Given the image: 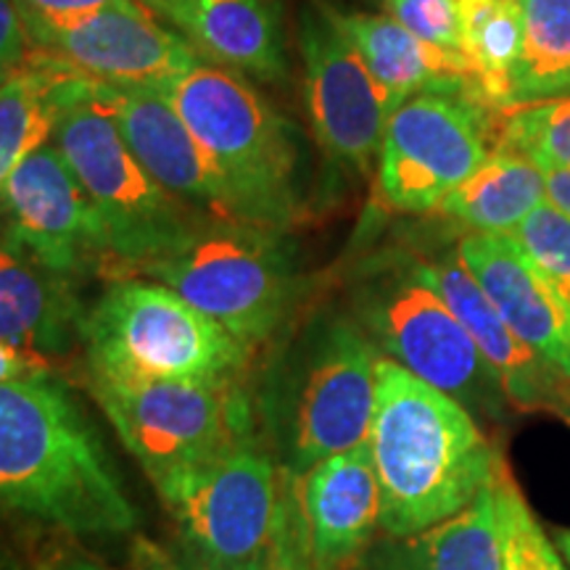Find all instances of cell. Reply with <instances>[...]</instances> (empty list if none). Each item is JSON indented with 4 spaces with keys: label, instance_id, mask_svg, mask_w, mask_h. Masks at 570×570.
<instances>
[{
    "label": "cell",
    "instance_id": "1",
    "mask_svg": "<svg viewBox=\"0 0 570 570\" xmlns=\"http://www.w3.org/2000/svg\"><path fill=\"white\" fill-rule=\"evenodd\" d=\"M0 510L71 537H119L138 523L96 428L59 381H0Z\"/></svg>",
    "mask_w": 570,
    "mask_h": 570
},
{
    "label": "cell",
    "instance_id": "2",
    "mask_svg": "<svg viewBox=\"0 0 570 570\" xmlns=\"http://www.w3.org/2000/svg\"><path fill=\"white\" fill-rule=\"evenodd\" d=\"M370 454L381 483V529L410 539L452 518L494 481L502 454L479 420L381 356Z\"/></svg>",
    "mask_w": 570,
    "mask_h": 570
},
{
    "label": "cell",
    "instance_id": "3",
    "mask_svg": "<svg viewBox=\"0 0 570 570\" xmlns=\"http://www.w3.org/2000/svg\"><path fill=\"white\" fill-rule=\"evenodd\" d=\"M53 146L98 212L106 256L127 273L169 252L204 223L135 159L104 85L71 77L61 96Z\"/></svg>",
    "mask_w": 570,
    "mask_h": 570
},
{
    "label": "cell",
    "instance_id": "4",
    "mask_svg": "<svg viewBox=\"0 0 570 570\" xmlns=\"http://www.w3.org/2000/svg\"><path fill=\"white\" fill-rule=\"evenodd\" d=\"M212 154L244 225L281 233L296 217V142L291 127L238 71L198 61L164 88Z\"/></svg>",
    "mask_w": 570,
    "mask_h": 570
},
{
    "label": "cell",
    "instance_id": "5",
    "mask_svg": "<svg viewBox=\"0 0 570 570\" xmlns=\"http://www.w3.org/2000/svg\"><path fill=\"white\" fill-rule=\"evenodd\" d=\"M80 336L90 375L114 381H238L252 348L161 283L106 288Z\"/></svg>",
    "mask_w": 570,
    "mask_h": 570
},
{
    "label": "cell",
    "instance_id": "6",
    "mask_svg": "<svg viewBox=\"0 0 570 570\" xmlns=\"http://www.w3.org/2000/svg\"><path fill=\"white\" fill-rule=\"evenodd\" d=\"M132 273L177 291L248 348L275 336L294 291L273 230L219 219H204L180 244Z\"/></svg>",
    "mask_w": 570,
    "mask_h": 570
},
{
    "label": "cell",
    "instance_id": "7",
    "mask_svg": "<svg viewBox=\"0 0 570 570\" xmlns=\"http://www.w3.org/2000/svg\"><path fill=\"white\" fill-rule=\"evenodd\" d=\"M154 487L188 550L223 566H248L269 554L281 518V483L252 431Z\"/></svg>",
    "mask_w": 570,
    "mask_h": 570
},
{
    "label": "cell",
    "instance_id": "8",
    "mask_svg": "<svg viewBox=\"0 0 570 570\" xmlns=\"http://www.w3.org/2000/svg\"><path fill=\"white\" fill-rule=\"evenodd\" d=\"M104 415L154 483L248 433L235 381H114L90 375Z\"/></svg>",
    "mask_w": 570,
    "mask_h": 570
},
{
    "label": "cell",
    "instance_id": "9",
    "mask_svg": "<svg viewBox=\"0 0 570 570\" xmlns=\"http://www.w3.org/2000/svg\"><path fill=\"white\" fill-rule=\"evenodd\" d=\"M362 315L389 360L444 391L473 417H504L510 402L497 373L444 298L417 273L370 291Z\"/></svg>",
    "mask_w": 570,
    "mask_h": 570
},
{
    "label": "cell",
    "instance_id": "10",
    "mask_svg": "<svg viewBox=\"0 0 570 570\" xmlns=\"http://www.w3.org/2000/svg\"><path fill=\"white\" fill-rule=\"evenodd\" d=\"M497 117L444 92H420L389 117L377 164L383 202L399 212H431L491 154Z\"/></svg>",
    "mask_w": 570,
    "mask_h": 570
},
{
    "label": "cell",
    "instance_id": "11",
    "mask_svg": "<svg viewBox=\"0 0 570 570\" xmlns=\"http://www.w3.org/2000/svg\"><path fill=\"white\" fill-rule=\"evenodd\" d=\"M375 344L356 325L336 323L291 383L283 415L288 475L367 444L377 396Z\"/></svg>",
    "mask_w": 570,
    "mask_h": 570
},
{
    "label": "cell",
    "instance_id": "12",
    "mask_svg": "<svg viewBox=\"0 0 570 570\" xmlns=\"http://www.w3.org/2000/svg\"><path fill=\"white\" fill-rule=\"evenodd\" d=\"M32 51L106 88H167L202 53L156 21L142 3L109 6L80 19L27 30Z\"/></svg>",
    "mask_w": 570,
    "mask_h": 570
},
{
    "label": "cell",
    "instance_id": "13",
    "mask_svg": "<svg viewBox=\"0 0 570 570\" xmlns=\"http://www.w3.org/2000/svg\"><path fill=\"white\" fill-rule=\"evenodd\" d=\"M304 98L312 130L327 156L367 173L381 154L391 106L344 32L320 9L306 11L298 32Z\"/></svg>",
    "mask_w": 570,
    "mask_h": 570
},
{
    "label": "cell",
    "instance_id": "14",
    "mask_svg": "<svg viewBox=\"0 0 570 570\" xmlns=\"http://www.w3.org/2000/svg\"><path fill=\"white\" fill-rule=\"evenodd\" d=\"M0 217L9 244L61 275L90 256H106L98 212L53 142L32 151L9 177Z\"/></svg>",
    "mask_w": 570,
    "mask_h": 570
},
{
    "label": "cell",
    "instance_id": "15",
    "mask_svg": "<svg viewBox=\"0 0 570 570\" xmlns=\"http://www.w3.org/2000/svg\"><path fill=\"white\" fill-rule=\"evenodd\" d=\"M294 481V510H285L306 570H346L381 525V483L370 446L320 460Z\"/></svg>",
    "mask_w": 570,
    "mask_h": 570
},
{
    "label": "cell",
    "instance_id": "16",
    "mask_svg": "<svg viewBox=\"0 0 570 570\" xmlns=\"http://www.w3.org/2000/svg\"><path fill=\"white\" fill-rule=\"evenodd\" d=\"M106 88V85H104ZM135 159L167 194L219 223H240L238 206L212 154L161 88H106Z\"/></svg>",
    "mask_w": 570,
    "mask_h": 570
},
{
    "label": "cell",
    "instance_id": "17",
    "mask_svg": "<svg viewBox=\"0 0 570 570\" xmlns=\"http://www.w3.org/2000/svg\"><path fill=\"white\" fill-rule=\"evenodd\" d=\"M415 273L444 298L454 317L475 341L483 360L502 383L510 407L520 412H552L566 417L570 412V381L547 367L529 346L504 323L494 302L481 288L460 252L423 262Z\"/></svg>",
    "mask_w": 570,
    "mask_h": 570
},
{
    "label": "cell",
    "instance_id": "18",
    "mask_svg": "<svg viewBox=\"0 0 570 570\" xmlns=\"http://www.w3.org/2000/svg\"><path fill=\"white\" fill-rule=\"evenodd\" d=\"M458 252L515 336L570 381V306L539 275L518 240L470 233Z\"/></svg>",
    "mask_w": 570,
    "mask_h": 570
},
{
    "label": "cell",
    "instance_id": "19",
    "mask_svg": "<svg viewBox=\"0 0 570 570\" xmlns=\"http://www.w3.org/2000/svg\"><path fill=\"white\" fill-rule=\"evenodd\" d=\"M320 9L362 56L373 80L381 85L391 114L420 92L458 96L491 111L479 69L468 56L444 51V48L420 40L394 17L338 11L327 3H320Z\"/></svg>",
    "mask_w": 570,
    "mask_h": 570
},
{
    "label": "cell",
    "instance_id": "20",
    "mask_svg": "<svg viewBox=\"0 0 570 570\" xmlns=\"http://www.w3.org/2000/svg\"><path fill=\"white\" fill-rule=\"evenodd\" d=\"M69 275L40 265L13 244H0V341L40 354L67 352L82 325Z\"/></svg>",
    "mask_w": 570,
    "mask_h": 570
},
{
    "label": "cell",
    "instance_id": "21",
    "mask_svg": "<svg viewBox=\"0 0 570 570\" xmlns=\"http://www.w3.org/2000/svg\"><path fill=\"white\" fill-rule=\"evenodd\" d=\"M175 27L217 67L265 82L285 75L277 6L269 0H185Z\"/></svg>",
    "mask_w": 570,
    "mask_h": 570
},
{
    "label": "cell",
    "instance_id": "22",
    "mask_svg": "<svg viewBox=\"0 0 570 570\" xmlns=\"http://www.w3.org/2000/svg\"><path fill=\"white\" fill-rule=\"evenodd\" d=\"M544 173L529 156L497 148L487 161L454 188L439 212L473 233L512 235L537 206L544 204Z\"/></svg>",
    "mask_w": 570,
    "mask_h": 570
},
{
    "label": "cell",
    "instance_id": "23",
    "mask_svg": "<svg viewBox=\"0 0 570 570\" xmlns=\"http://www.w3.org/2000/svg\"><path fill=\"white\" fill-rule=\"evenodd\" d=\"M71 77L75 71L30 51L27 61L0 82V212L9 177L53 138L63 88Z\"/></svg>",
    "mask_w": 570,
    "mask_h": 570
},
{
    "label": "cell",
    "instance_id": "24",
    "mask_svg": "<svg viewBox=\"0 0 570 570\" xmlns=\"http://www.w3.org/2000/svg\"><path fill=\"white\" fill-rule=\"evenodd\" d=\"M402 541L394 570H504L494 481L452 518Z\"/></svg>",
    "mask_w": 570,
    "mask_h": 570
},
{
    "label": "cell",
    "instance_id": "25",
    "mask_svg": "<svg viewBox=\"0 0 570 570\" xmlns=\"http://www.w3.org/2000/svg\"><path fill=\"white\" fill-rule=\"evenodd\" d=\"M520 19L512 106L570 96V0H520Z\"/></svg>",
    "mask_w": 570,
    "mask_h": 570
},
{
    "label": "cell",
    "instance_id": "26",
    "mask_svg": "<svg viewBox=\"0 0 570 570\" xmlns=\"http://www.w3.org/2000/svg\"><path fill=\"white\" fill-rule=\"evenodd\" d=\"M465 56L479 69L491 111L512 109V75L523 42L520 0H462Z\"/></svg>",
    "mask_w": 570,
    "mask_h": 570
},
{
    "label": "cell",
    "instance_id": "27",
    "mask_svg": "<svg viewBox=\"0 0 570 570\" xmlns=\"http://www.w3.org/2000/svg\"><path fill=\"white\" fill-rule=\"evenodd\" d=\"M494 142L529 156L541 169L570 167V96L499 111Z\"/></svg>",
    "mask_w": 570,
    "mask_h": 570
},
{
    "label": "cell",
    "instance_id": "28",
    "mask_svg": "<svg viewBox=\"0 0 570 570\" xmlns=\"http://www.w3.org/2000/svg\"><path fill=\"white\" fill-rule=\"evenodd\" d=\"M494 491L504 539V570H568L562 554L547 541L504 460L497 465Z\"/></svg>",
    "mask_w": 570,
    "mask_h": 570
},
{
    "label": "cell",
    "instance_id": "29",
    "mask_svg": "<svg viewBox=\"0 0 570 570\" xmlns=\"http://www.w3.org/2000/svg\"><path fill=\"white\" fill-rule=\"evenodd\" d=\"M525 256L570 306V217L547 202L533 209L512 233Z\"/></svg>",
    "mask_w": 570,
    "mask_h": 570
},
{
    "label": "cell",
    "instance_id": "30",
    "mask_svg": "<svg viewBox=\"0 0 570 570\" xmlns=\"http://www.w3.org/2000/svg\"><path fill=\"white\" fill-rule=\"evenodd\" d=\"M389 17L420 40L465 56V17L462 0H389Z\"/></svg>",
    "mask_w": 570,
    "mask_h": 570
},
{
    "label": "cell",
    "instance_id": "31",
    "mask_svg": "<svg viewBox=\"0 0 570 570\" xmlns=\"http://www.w3.org/2000/svg\"><path fill=\"white\" fill-rule=\"evenodd\" d=\"M13 3L27 30H35V27L63 24V21L80 19L85 13L109 9V6H132L140 0H13Z\"/></svg>",
    "mask_w": 570,
    "mask_h": 570
},
{
    "label": "cell",
    "instance_id": "32",
    "mask_svg": "<svg viewBox=\"0 0 570 570\" xmlns=\"http://www.w3.org/2000/svg\"><path fill=\"white\" fill-rule=\"evenodd\" d=\"M0 381L40 383L59 381V377H56V367L51 365V360H48V354L13 346L9 341H0Z\"/></svg>",
    "mask_w": 570,
    "mask_h": 570
},
{
    "label": "cell",
    "instance_id": "33",
    "mask_svg": "<svg viewBox=\"0 0 570 570\" xmlns=\"http://www.w3.org/2000/svg\"><path fill=\"white\" fill-rule=\"evenodd\" d=\"M32 51L30 35H27L24 19L13 0H0V71L11 75L27 61Z\"/></svg>",
    "mask_w": 570,
    "mask_h": 570
},
{
    "label": "cell",
    "instance_id": "34",
    "mask_svg": "<svg viewBox=\"0 0 570 570\" xmlns=\"http://www.w3.org/2000/svg\"><path fill=\"white\" fill-rule=\"evenodd\" d=\"M267 570H306L302 558H298L294 533H291V529H288V520H285L283 502H281V518H277L273 547H269Z\"/></svg>",
    "mask_w": 570,
    "mask_h": 570
},
{
    "label": "cell",
    "instance_id": "35",
    "mask_svg": "<svg viewBox=\"0 0 570 570\" xmlns=\"http://www.w3.org/2000/svg\"><path fill=\"white\" fill-rule=\"evenodd\" d=\"M541 173H544L547 202L570 217V167H544Z\"/></svg>",
    "mask_w": 570,
    "mask_h": 570
},
{
    "label": "cell",
    "instance_id": "36",
    "mask_svg": "<svg viewBox=\"0 0 570 570\" xmlns=\"http://www.w3.org/2000/svg\"><path fill=\"white\" fill-rule=\"evenodd\" d=\"M267 562H269V554L265 560L248 562V566H223V562H214L209 558H204V554H198L185 547L180 558L173 560V566L175 570H267Z\"/></svg>",
    "mask_w": 570,
    "mask_h": 570
},
{
    "label": "cell",
    "instance_id": "37",
    "mask_svg": "<svg viewBox=\"0 0 570 570\" xmlns=\"http://www.w3.org/2000/svg\"><path fill=\"white\" fill-rule=\"evenodd\" d=\"M138 570H175L173 560H167L164 554L156 552V547H142L138 552Z\"/></svg>",
    "mask_w": 570,
    "mask_h": 570
},
{
    "label": "cell",
    "instance_id": "38",
    "mask_svg": "<svg viewBox=\"0 0 570 570\" xmlns=\"http://www.w3.org/2000/svg\"><path fill=\"white\" fill-rule=\"evenodd\" d=\"M140 3L146 6L148 11H154L156 17H164V19L173 21V24H175L177 13H180L185 0H140Z\"/></svg>",
    "mask_w": 570,
    "mask_h": 570
},
{
    "label": "cell",
    "instance_id": "39",
    "mask_svg": "<svg viewBox=\"0 0 570 570\" xmlns=\"http://www.w3.org/2000/svg\"><path fill=\"white\" fill-rule=\"evenodd\" d=\"M53 570H106V568L90 560H69V562H61V566H56Z\"/></svg>",
    "mask_w": 570,
    "mask_h": 570
},
{
    "label": "cell",
    "instance_id": "40",
    "mask_svg": "<svg viewBox=\"0 0 570 570\" xmlns=\"http://www.w3.org/2000/svg\"><path fill=\"white\" fill-rule=\"evenodd\" d=\"M558 547H560L562 560H566L568 568H570V531H560L558 533Z\"/></svg>",
    "mask_w": 570,
    "mask_h": 570
},
{
    "label": "cell",
    "instance_id": "41",
    "mask_svg": "<svg viewBox=\"0 0 570 570\" xmlns=\"http://www.w3.org/2000/svg\"><path fill=\"white\" fill-rule=\"evenodd\" d=\"M6 77H9V75H3V71H0V82H3V80H6Z\"/></svg>",
    "mask_w": 570,
    "mask_h": 570
},
{
    "label": "cell",
    "instance_id": "42",
    "mask_svg": "<svg viewBox=\"0 0 570 570\" xmlns=\"http://www.w3.org/2000/svg\"><path fill=\"white\" fill-rule=\"evenodd\" d=\"M562 420H568V423H570V412H568V415H566V417H562Z\"/></svg>",
    "mask_w": 570,
    "mask_h": 570
},
{
    "label": "cell",
    "instance_id": "43",
    "mask_svg": "<svg viewBox=\"0 0 570 570\" xmlns=\"http://www.w3.org/2000/svg\"><path fill=\"white\" fill-rule=\"evenodd\" d=\"M269 3H275V6H277V0H269Z\"/></svg>",
    "mask_w": 570,
    "mask_h": 570
},
{
    "label": "cell",
    "instance_id": "44",
    "mask_svg": "<svg viewBox=\"0 0 570 570\" xmlns=\"http://www.w3.org/2000/svg\"><path fill=\"white\" fill-rule=\"evenodd\" d=\"M383 3H389V0H383Z\"/></svg>",
    "mask_w": 570,
    "mask_h": 570
}]
</instances>
